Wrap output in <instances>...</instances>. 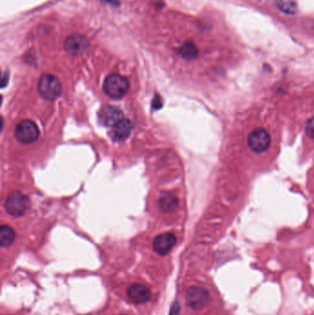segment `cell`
Returning <instances> with one entry per match:
<instances>
[{
    "label": "cell",
    "mask_w": 314,
    "mask_h": 315,
    "mask_svg": "<svg viewBox=\"0 0 314 315\" xmlns=\"http://www.w3.org/2000/svg\"><path fill=\"white\" fill-rule=\"evenodd\" d=\"M276 5L278 9L288 15H293L298 10L297 3L294 0H276Z\"/></svg>",
    "instance_id": "5bb4252c"
},
{
    "label": "cell",
    "mask_w": 314,
    "mask_h": 315,
    "mask_svg": "<svg viewBox=\"0 0 314 315\" xmlns=\"http://www.w3.org/2000/svg\"><path fill=\"white\" fill-rule=\"evenodd\" d=\"M37 88L41 96L50 102L57 99L62 91L61 82L57 77L51 74L43 75L39 80Z\"/></svg>",
    "instance_id": "7a4b0ae2"
},
{
    "label": "cell",
    "mask_w": 314,
    "mask_h": 315,
    "mask_svg": "<svg viewBox=\"0 0 314 315\" xmlns=\"http://www.w3.org/2000/svg\"><path fill=\"white\" fill-rule=\"evenodd\" d=\"M180 54H182L184 58L193 59L198 55V49L193 44L186 43L180 49Z\"/></svg>",
    "instance_id": "9a60e30c"
},
{
    "label": "cell",
    "mask_w": 314,
    "mask_h": 315,
    "mask_svg": "<svg viewBox=\"0 0 314 315\" xmlns=\"http://www.w3.org/2000/svg\"><path fill=\"white\" fill-rule=\"evenodd\" d=\"M209 301V293L204 287L193 286L186 293V302L189 307L200 310L206 306Z\"/></svg>",
    "instance_id": "8992f818"
},
{
    "label": "cell",
    "mask_w": 314,
    "mask_h": 315,
    "mask_svg": "<svg viewBox=\"0 0 314 315\" xmlns=\"http://www.w3.org/2000/svg\"><path fill=\"white\" fill-rule=\"evenodd\" d=\"M130 84L126 77L119 74L109 75L104 82V92L111 98L120 99L129 90Z\"/></svg>",
    "instance_id": "6da1fadb"
},
{
    "label": "cell",
    "mask_w": 314,
    "mask_h": 315,
    "mask_svg": "<svg viewBox=\"0 0 314 315\" xmlns=\"http://www.w3.org/2000/svg\"><path fill=\"white\" fill-rule=\"evenodd\" d=\"M15 137L23 144H31L39 137V128L32 120H23L15 128Z\"/></svg>",
    "instance_id": "277c9868"
},
{
    "label": "cell",
    "mask_w": 314,
    "mask_h": 315,
    "mask_svg": "<svg viewBox=\"0 0 314 315\" xmlns=\"http://www.w3.org/2000/svg\"><path fill=\"white\" fill-rule=\"evenodd\" d=\"M99 119L105 126H114L124 119V114L120 109L107 105L101 110Z\"/></svg>",
    "instance_id": "ba28073f"
},
{
    "label": "cell",
    "mask_w": 314,
    "mask_h": 315,
    "mask_svg": "<svg viewBox=\"0 0 314 315\" xmlns=\"http://www.w3.org/2000/svg\"><path fill=\"white\" fill-rule=\"evenodd\" d=\"M127 295L132 302L136 304L148 302L151 298L150 289L142 284L135 283L131 285L127 289Z\"/></svg>",
    "instance_id": "30bf717a"
},
{
    "label": "cell",
    "mask_w": 314,
    "mask_h": 315,
    "mask_svg": "<svg viewBox=\"0 0 314 315\" xmlns=\"http://www.w3.org/2000/svg\"><path fill=\"white\" fill-rule=\"evenodd\" d=\"M122 315H125V314H122Z\"/></svg>",
    "instance_id": "e0dca14e"
},
{
    "label": "cell",
    "mask_w": 314,
    "mask_h": 315,
    "mask_svg": "<svg viewBox=\"0 0 314 315\" xmlns=\"http://www.w3.org/2000/svg\"><path fill=\"white\" fill-rule=\"evenodd\" d=\"M306 133L307 135L314 139V117L310 118L306 125Z\"/></svg>",
    "instance_id": "2e32d148"
},
{
    "label": "cell",
    "mask_w": 314,
    "mask_h": 315,
    "mask_svg": "<svg viewBox=\"0 0 314 315\" xmlns=\"http://www.w3.org/2000/svg\"><path fill=\"white\" fill-rule=\"evenodd\" d=\"M178 204H179L178 198L170 192L162 193L159 200V205H160L161 209L166 213H171L174 211L178 207Z\"/></svg>",
    "instance_id": "7c38bea8"
},
{
    "label": "cell",
    "mask_w": 314,
    "mask_h": 315,
    "mask_svg": "<svg viewBox=\"0 0 314 315\" xmlns=\"http://www.w3.org/2000/svg\"><path fill=\"white\" fill-rule=\"evenodd\" d=\"M16 233L11 227L2 225L0 228V243L2 247H9L15 241Z\"/></svg>",
    "instance_id": "4fadbf2b"
},
{
    "label": "cell",
    "mask_w": 314,
    "mask_h": 315,
    "mask_svg": "<svg viewBox=\"0 0 314 315\" xmlns=\"http://www.w3.org/2000/svg\"><path fill=\"white\" fill-rule=\"evenodd\" d=\"M176 243V237L173 233L165 232L158 235L153 241V249L160 255H166L171 252Z\"/></svg>",
    "instance_id": "52a82bcc"
},
{
    "label": "cell",
    "mask_w": 314,
    "mask_h": 315,
    "mask_svg": "<svg viewBox=\"0 0 314 315\" xmlns=\"http://www.w3.org/2000/svg\"><path fill=\"white\" fill-rule=\"evenodd\" d=\"M29 206V198L18 191H15L9 194L5 203L6 210L11 216H22L24 215L27 211Z\"/></svg>",
    "instance_id": "3957f363"
},
{
    "label": "cell",
    "mask_w": 314,
    "mask_h": 315,
    "mask_svg": "<svg viewBox=\"0 0 314 315\" xmlns=\"http://www.w3.org/2000/svg\"><path fill=\"white\" fill-rule=\"evenodd\" d=\"M89 47V42L81 34H73L65 43V49L73 55L84 53Z\"/></svg>",
    "instance_id": "9c48e42d"
},
{
    "label": "cell",
    "mask_w": 314,
    "mask_h": 315,
    "mask_svg": "<svg viewBox=\"0 0 314 315\" xmlns=\"http://www.w3.org/2000/svg\"><path fill=\"white\" fill-rule=\"evenodd\" d=\"M132 129H133V125L130 120L124 118L115 126H112L111 136L114 141H124L130 135Z\"/></svg>",
    "instance_id": "8fae6325"
},
{
    "label": "cell",
    "mask_w": 314,
    "mask_h": 315,
    "mask_svg": "<svg viewBox=\"0 0 314 315\" xmlns=\"http://www.w3.org/2000/svg\"><path fill=\"white\" fill-rule=\"evenodd\" d=\"M271 136L269 133L263 128H257L248 136V146L256 153H262L269 148Z\"/></svg>",
    "instance_id": "5b68a950"
}]
</instances>
